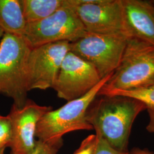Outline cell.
<instances>
[{
	"label": "cell",
	"instance_id": "obj_1",
	"mask_svg": "<svg viewBox=\"0 0 154 154\" xmlns=\"http://www.w3.org/2000/svg\"><path fill=\"white\" fill-rule=\"evenodd\" d=\"M147 106L137 99L123 96H97L87 110L86 119L96 135L121 152H128L133 123Z\"/></svg>",
	"mask_w": 154,
	"mask_h": 154
},
{
	"label": "cell",
	"instance_id": "obj_2",
	"mask_svg": "<svg viewBox=\"0 0 154 154\" xmlns=\"http://www.w3.org/2000/svg\"><path fill=\"white\" fill-rule=\"evenodd\" d=\"M32 48L22 36L5 33L0 41V94L23 106L27 101L29 57Z\"/></svg>",
	"mask_w": 154,
	"mask_h": 154
},
{
	"label": "cell",
	"instance_id": "obj_3",
	"mask_svg": "<svg viewBox=\"0 0 154 154\" xmlns=\"http://www.w3.org/2000/svg\"><path fill=\"white\" fill-rule=\"evenodd\" d=\"M154 82V45L129 37L121 61L98 96L114 90L146 87Z\"/></svg>",
	"mask_w": 154,
	"mask_h": 154
},
{
	"label": "cell",
	"instance_id": "obj_4",
	"mask_svg": "<svg viewBox=\"0 0 154 154\" xmlns=\"http://www.w3.org/2000/svg\"><path fill=\"white\" fill-rule=\"evenodd\" d=\"M113 72L102 78L81 98L69 101L60 108L51 110L42 116L37 124L35 137L39 140L48 142L61 139L69 132L93 130L86 119L87 110Z\"/></svg>",
	"mask_w": 154,
	"mask_h": 154
},
{
	"label": "cell",
	"instance_id": "obj_5",
	"mask_svg": "<svg viewBox=\"0 0 154 154\" xmlns=\"http://www.w3.org/2000/svg\"><path fill=\"white\" fill-rule=\"evenodd\" d=\"M128 38L125 34L88 33L82 38L70 42V51L91 64L102 79L119 66Z\"/></svg>",
	"mask_w": 154,
	"mask_h": 154
},
{
	"label": "cell",
	"instance_id": "obj_6",
	"mask_svg": "<svg viewBox=\"0 0 154 154\" xmlns=\"http://www.w3.org/2000/svg\"><path fill=\"white\" fill-rule=\"evenodd\" d=\"M86 32L76 13L67 5L38 22L26 23L23 37L33 49L59 41L72 42L85 37Z\"/></svg>",
	"mask_w": 154,
	"mask_h": 154
},
{
	"label": "cell",
	"instance_id": "obj_7",
	"mask_svg": "<svg viewBox=\"0 0 154 154\" xmlns=\"http://www.w3.org/2000/svg\"><path fill=\"white\" fill-rule=\"evenodd\" d=\"M69 41H59L32 49L28 65L27 88H53L65 56L70 51Z\"/></svg>",
	"mask_w": 154,
	"mask_h": 154
},
{
	"label": "cell",
	"instance_id": "obj_8",
	"mask_svg": "<svg viewBox=\"0 0 154 154\" xmlns=\"http://www.w3.org/2000/svg\"><path fill=\"white\" fill-rule=\"evenodd\" d=\"M88 33L127 34L124 25L122 0H92L84 4H74L66 0Z\"/></svg>",
	"mask_w": 154,
	"mask_h": 154
},
{
	"label": "cell",
	"instance_id": "obj_9",
	"mask_svg": "<svg viewBox=\"0 0 154 154\" xmlns=\"http://www.w3.org/2000/svg\"><path fill=\"white\" fill-rule=\"evenodd\" d=\"M101 79L91 64L69 51L53 88L60 98L69 102L88 93Z\"/></svg>",
	"mask_w": 154,
	"mask_h": 154
},
{
	"label": "cell",
	"instance_id": "obj_10",
	"mask_svg": "<svg viewBox=\"0 0 154 154\" xmlns=\"http://www.w3.org/2000/svg\"><path fill=\"white\" fill-rule=\"evenodd\" d=\"M53 110L51 106H41L28 99L21 107L13 105L9 116L12 126L11 154H32L36 145L37 124L46 113Z\"/></svg>",
	"mask_w": 154,
	"mask_h": 154
},
{
	"label": "cell",
	"instance_id": "obj_11",
	"mask_svg": "<svg viewBox=\"0 0 154 154\" xmlns=\"http://www.w3.org/2000/svg\"><path fill=\"white\" fill-rule=\"evenodd\" d=\"M127 35L154 45V6L142 0H122Z\"/></svg>",
	"mask_w": 154,
	"mask_h": 154
},
{
	"label": "cell",
	"instance_id": "obj_12",
	"mask_svg": "<svg viewBox=\"0 0 154 154\" xmlns=\"http://www.w3.org/2000/svg\"><path fill=\"white\" fill-rule=\"evenodd\" d=\"M26 26L20 0H0V28L4 32L23 36Z\"/></svg>",
	"mask_w": 154,
	"mask_h": 154
},
{
	"label": "cell",
	"instance_id": "obj_13",
	"mask_svg": "<svg viewBox=\"0 0 154 154\" xmlns=\"http://www.w3.org/2000/svg\"><path fill=\"white\" fill-rule=\"evenodd\" d=\"M26 23L49 17L65 5V0H20Z\"/></svg>",
	"mask_w": 154,
	"mask_h": 154
},
{
	"label": "cell",
	"instance_id": "obj_14",
	"mask_svg": "<svg viewBox=\"0 0 154 154\" xmlns=\"http://www.w3.org/2000/svg\"><path fill=\"white\" fill-rule=\"evenodd\" d=\"M100 96H123L137 99L147 106V108H154V85L125 90H114Z\"/></svg>",
	"mask_w": 154,
	"mask_h": 154
},
{
	"label": "cell",
	"instance_id": "obj_15",
	"mask_svg": "<svg viewBox=\"0 0 154 154\" xmlns=\"http://www.w3.org/2000/svg\"><path fill=\"white\" fill-rule=\"evenodd\" d=\"M12 139V126L9 116L0 114V151L9 147Z\"/></svg>",
	"mask_w": 154,
	"mask_h": 154
},
{
	"label": "cell",
	"instance_id": "obj_16",
	"mask_svg": "<svg viewBox=\"0 0 154 154\" xmlns=\"http://www.w3.org/2000/svg\"><path fill=\"white\" fill-rule=\"evenodd\" d=\"M62 144V139L48 142L37 140L35 147L32 154H57Z\"/></svg>",
	"mask_w": 154,
	"mask_h": 154
},
{
	"label": "cell",
	"instance_id": "obj_17",
	"mask_svg": "<svg viewBox=\"0 0 154 154\" xmlns=\"http://www.w3.org/2000/svg\"><path fill=\"white\" fill-rule=\"evenodd\" d=\"M97 144V137L91 134L85 138L74 154H95Z\"/></svg>",
	"mask_w": 154,
	"mask_h": 154
},
{
	"label": "cell",
	"instance_id": "obj_18",
	"mask_svg": "<svg viewBox=\"0 0 154 154\" xmlns=\"http://www.w3.org/2000/svg\"><path fill=\"white\" fill-rule=\"evenodd\" d=\"M97 144L95 154H129V151L121 152L116 150V149L112 148L105 139L98 135H97Z\"/></svg>",
	"mask_w": 154,
	"mask_h": 154
},
{
	"label": "cell",
	"instance_id": "obj_19",
	"mask_svg": "<svg viewBox=\"0 0 154 154\" xmlns=\"http://www.w3.org/2000/svg\"><path fill=\"white\" fill-rule=\"evenodd\" d=\"M149 116V122L146 127L147 130L149 132L154 133V108H147Z\"/></svg>",
	"mask_w": 154,
	"mask_h": 154
},
{
	"label": "cell",
	"instance_id": "obj_20",
	"mask_svg": "<svg viewBox=\"0 0 154 154\" xmlns=\"http://www.w3.org/2000/svg\"><path fill=\"white\" fill-rule=\"evenodd\" d=\"M129 154H154L146 149L135 148L129 152Z\"/></svg>",
	"mask_w": 154,
	"mask_h": 154
},
{
	"label": "cell",
	"instance_id": "obj_21",
	"mask_svg": "<svg viewBox=\"0 0 154 154\" xmlns=\"http://www.w3.org/2000/svg\"><path fill=\"white\" fill-rule=\"evenodd\" d=\"M4 31L1 29V28H0V39L1 38H2V37H3V35H4Z\"/></svg>",
	"mask_w": 154,
	"mask_h": 154
},
{
	"label": "cell",
	"instance_id": "obj_22",
	"mask_svg": "<svg viewBox=\"0 0 154 154\" xmlns=\"http://www.w3.org/2000/svg\"><path fill=\"white\" fill-rule=\"evenodd\" d=\"M4 149H3V150H1L0 151V154H4Z\"/></svg>",
	"mask_w": 154,
	"mask_h": 154
},
{
	"label": "cell",
	"instance_id": "obj_23",
	"mask_svg": "<svg viewBox=\"0 0 154 154\" xmlns=\"http://www.w3.org/2000/svg\"><path fill=\"white\" fill-rule=\"evenodd\" d=\"M152 2V3L153 4V5H154V1H151Z\"/></svg>",
	"mask_w": 154,
	"mask_h": 154
},
{
	"label": "cell",
	"instance_id": "obj_24",
	"mask_svg": "<svg viewBox=\"0 0 154 154\" xmlns=\"http://www.w3.org/2000/svg\"><path fill=\"white\" fill-rule=\"evenodd\" d=\"M152 85H154V82H153V83H152Z\"/></svg>",
	"mask_w": 154,
	"mask_h": 154
}]
</instances>
